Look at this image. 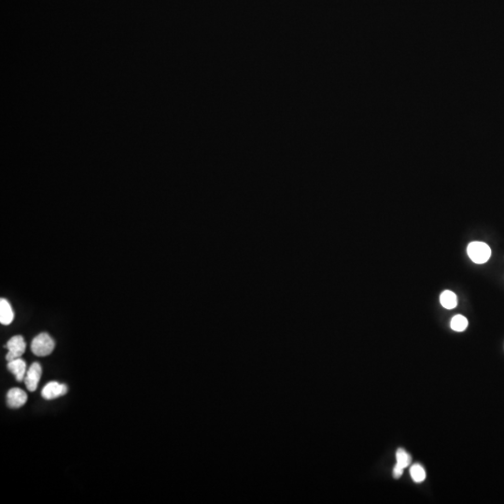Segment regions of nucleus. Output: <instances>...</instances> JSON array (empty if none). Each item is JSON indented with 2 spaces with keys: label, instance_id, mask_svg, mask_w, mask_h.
I'll list each match as a JSON object with an SVG mask.
<instances>
[{
  "label": "nucleus",
  "instance_id": "ddd939ff",
  "mask_svg": "<svg viewBox=\"0 0 504 504\" xmlns=\"http://www.w3.org/2000/svg\"><path fill=\"white\" fill-rule=\"evenodd\" d=\"M403 474H404V468L400 467L399 465L396 464V465H395V467L393 468V476H394V478L399 479V478L403 475Z\"/></svg>",
  "mask_w": 504,
  "mask_h": 504
},
{
  "label": "nucleus",
  "instance_id": "1a4fd4ad",
  "mask_svg": "<svg viewBox=\"0 0 504 504\" xmlns=\"http://www.w3.org/2000/svg\"><path fill=\"white\" fill-rule=\"evenodd\" d=\"M440 302L446 309H453L457 305V295L450 291H445L440 296Z\"/></svg>",
  "mask_w": 504,
  "mask_h": 504
},
{
  "label": "nucleus",
  "instance_id": "f03ea898",
  "mask_svg": "<svg viewBox=\"0 0 504 504\" xmlns=\"http://www.w3.org/2000/svg\"><path fill=\"white\" fill-rule=\"evenodd\" d=\"M467 252L470 259L475 264H485L491 256L490 247L483 242L471 243L467 248Z\"/></svg>",
  "mask_w": 504,
  "mask_h": 504
},
{
  "label": "nucleus",
  "instance_id": "39448f33",
  "mask_svg": "<svg viewBox=\"0 0 504 504\" xmlns=\"http://www.w3.org/2000/svg\"><path fill=\"white\" fill-rule=\"evenodd\" d=\"M67 392V387L64 384L53 381L48 383L41 391V396L45 400H53L64 396Z\"/></svg>",
  "mask_w": 504,
  "mask_h": 504
},
{
  "label": "nucleus",
  "instance_id": "f257e3e1",
  "mask_svg": "<svg viewBox=\"0 0 504 504\" xmlns=\"http://www.w3.org/2000/svg\"><path fill=\"white\" fill-rule=\"evenodd\" d=\"M55 343L53 338L48 334H39L35 336L31 344V350L33 354L38 357H46L54 349Z\"/></svg>",
  "mask_w": 504,
  "mask_h": 504
},
{
  "label": "nucleus",
  "instance_id": "7ed1b4c3",
  "mask_svg": "<svg viewBox=\"0 0 504 504\" xmlns=\"http://www.w3.org/2000/svg\"><path fill=\"white\" fill-rule=\"evenodd\" d=\"M5 348L9 350L6 356L8 362H12L15 358H21L26 348V344L24 342V337L22 335L13 336L8 341Z\"/></svg>",
  "mask_w": 504,
  "mask_h": 504
},
{
  "label": "nucleus",
  "instance_id": "9b49d317",
  "mask_svg": "<svg viewBox=\"0 0 504 504\" xmlns=\"http://www.w3.org/2000/svg\"><path fill=\"white\" fill-rule=\"evenodd\" d=\"M410 474L411 476H412V479L415 481L416 483H421L426 478V472H425V470H424L422 466L419 465V464L413 465L411 467Z\"/></svg>",
  "mask_w": 504,
  "mask_h": 504
},
{
  "label": "nucleus",
  "instance_id": "423d86ee",
  "mask_svg": "<svg viewBox=\"0 0 504 504\" xmlns=\"http://www.w3.org/2000/svg\"><path fill=\"white\" fill-rule=\"evenodd\" d=\"M27 402V395L24 392L23 389L13 387L9 390L7 394V404L9 407L17 409L22 406H24Z\"/></svg>",
  "mask_w": 504,
  "mask_h": 504
},
{
  "label": "nucleus",
  "instance_id": "6e6552de",
  "mask_svg": "<svg viewBox=\"0 0 504 504\" xmlns=\"http://www.w3.org/2000/svg\"><path fill=\"white\" fill-rule=\"evenodd\" d=\"M14 313L11 304L4 298L0 299V322L3 325H10L13 321Z\"/></svg>",
  "mask_w": 504,
  "mask_h": 504
},
{
  "label": "nucleus",
  "instance_id": "0eeeda50",
  "mask_svg": "<svg viewBox=\"0 0 504 504\" xmlns=\"http://www.w3.org/2000/svg\"><path fill=\"white\" fill-rule=\"evenodd\" d=\"M8 369L14 375L18 382L24 381L26 375V364L24 359L18 358L9 362Z\"/></svg>",
  "mask_w": 504,
  "mask_h": 504
},
{
  "label": "nucleus",
  "instance_id": "9d476101",
  "mask_svg": "<svg viewBox=\"0 0 504 504\" xmlns=\"http://www.w3.org/2000/svg\"><path fill=\"white\" fill-rule=\"evenodd\" d=\"M450 325H451L452 330H454L456 332H463L468 327V320L464 316L457 315L452 318Z\"/></svg>",
  "mask_w": 504,
  "mask_h": 504
},
{
  "label": "nucleus",
  "instance_id": "f8f14e48",
  "mask_svg": "<svg viewBox=\"0 0 504 504\" xmlns=\"http://www.w3.org/2000/svg\"><path fill=\"white\" fill-rule=\"evenodd\" d=\"M396 459H397V463L396 464L404 469L408 467L409 464L411 463L410 456L402 448L398 449V451L396 453Z\"/></svg>",
  "mask_w": 504,
  "mask_h": 504
},
{
  "label": "nucleus",
  "instance_id": "20e7f679",
  "mask_svg": "<svg viewBox=\"0 0 504 504\" xmlns=\"http://www.w3.org/2000/svg\"><path fill=\"white\" fill-rule=\"evenodd\" d=\"M42 375V368L41 364L34 363L30 366L24 377V384L29 391H35L38 388L39 383Z\"/></svg>",
  "mask_w": 504,
  "mask_h": 504
}]
</instances>
